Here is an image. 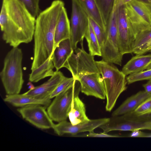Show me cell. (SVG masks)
<instances>
[{"mask_svg": "<svg viewBox=\"0 0 151 151\" xmlns=\"http://www.w3.org/2000/svg\"><path fill=\"white\" fill-rule=\"evenodd\" d=\"M51 55L41 65L31 70L29 80L30 82L36 83L44 78L51 76L54 73L55 68Z\"/></svg>", "mask_w": 151, "mask_h": 151, "instance_id": "obj_23", "label": "cell"}, {"mask_svg": "<svg viewBox=\"0 0 151 151\" xmlns=\"http://www.w3.org/2000/svg\"><path fill=\"white\" fill-rule=\"evenodd\" d=\"M103 132L115 130H151V113L139 115L134 111L118 116H112L108 122L99 127Z\"/></svg>", "mask_w": 151, "mask_h": 151, "instance_id": "obj_6", "label": "cell"}, {"mask_svg": "<svg viewBox=\"0 0 151 151\" xmlns=\"http://www.w3.org/2000/svg\"><path fill=\"white\" fill-rule=\"evenodd\" d=\"M117 0L113 8L106 26V36L101 49L103 60L121 66L123 55L119 47L117 26Z\"/></svg>", "mask_w": 151, "mask_h": 151, "instance_id": "obj_5", "label": "cell"}, {"mask_svg": "<svg viewBox=\"0 0 151 151\" xmlns=\"http://www.w3.org/2000/svg\"><path fill=\"white\" fill-rule=\"evenodd\" d=\"M134 111L139 115L151 113V97L144 101Z\"/></svg>", "mask_w": 151, "mask_h": 151, "instance_id": "obj_31", "label": "cell"}, {"mask_svg": "<svg viewBox=\"0 0 151 151\" xmlns=\"http://www.w3.org/2000/svg\"><path fill=\"white\" fill-rule=\"evenodd\" d=\"M84 37L88 43L89 53L94 56H101V50L97 38L89 22Z\"/></svg>", "mask_w": 151, "mask_h": 151, "instance_id": "obj_24", "label": "cell"}, {"mask_svg": "<svg viewBox=\"0 0 151 151\" xmlns=\"http://www.w3.org/2000/svg\"><path fill=\"white\" fill-rule=\"evenodd\" d=\"M151 40V29L139 33L136 37L133 47L132 53L141 47Z\"/></svg>", "mask_w": 151, "mask_h": 151, "instance_id": "obj_27", "label": "cell"}, {"mask_svg": "<svg viewBox=\"0 0 151 151\" xmlns=\"http://www.w3.org/2000/svg\"><path fill=\"white\" fill-rule=\"evenodd\" d=\"M89 22L97 38L101 50L106 36V32L95 22L89 18Z\"/></svg>", "mask_w": 151, "mask_h": 151, "instance_id": "obj_30", "label": "cell"}, {"mask_svg": "<svg viewBox=\"0 0 151 151\" xmlns=\"http://www.w3.org/2000/svg\"><path fill=\"white\" fill-rule=\"evenodd\" d=\"M145 89V91L151 97V78L148 81L143 85Z\"/></svg>", "mask_w": 151, "mask_h": 151, "instance_id": "obj_35", "label": "cell"}, {"mask_svg": "<svg viewBox=\"0 0 151 151\" xmlns=\"http://www.w3.org/2000/svg\"><path fill=\"white\" fill-rule=\"evenodd\" d=\"M70 39L74 50L83 40L89 23V18L78 0H72Z\"/></svg>", "mask_w": 151, "mask_h": 151, "instance_id": "obj_10", "label": "cell"}, {"mask_svg": "<svg viewBox=\"0 0 151 151\" xmlns=\"http://www.w3.org/2000/svg\"><path fill=\"white\" fill-rule=\"evenodd\" d=\"M70 38L60 42L54 50L52 59L56 71L63 68L68 58L74 52Z\"/></svg>", "mask_w": 151, "mask_h": 151, "instance_id": "obj_16", "label": "cell"}, {"mask_svg": "<svg viewBox=\"0 0 151 151\" xmlns=\"http://www.w3.org/2000/svg\"><path fill=\"white\" fill-rule=\"evenodd\" d=\"M151 49V48H150V49Z\"/></svg>", "mask_w": 151, "mask_h": 151, "instance_id": "obj_41", "label": "cell"}, {"mask_svg": "<svg viewBox=\"0 0 151 151\" xmlns=\"http://www.w3.org/2000/svg\"><path fill=\"white\" fill-rule=\"evenodd\" d=\"M109 119V118H107L90 119L87 122L74 125L66 120L55 124L52 129L58 136L70 134L73 137L80 133L94 131L95 129L106 123Z\"/></svg>", "mask_w": 151, "mask_h": 151, "instance_id": "obj_13", "label": "cell"}, {"mask_svg": "<svg viewBox=\"0 0 151 151\" xmlns=\"http://www.w3.org/2000/svg\"><path fill=\"white\" fill-rule=\"evenodd\" d=\"M151 69V63L150 64V65L147 67V68L146 70H148Z\"/></svg>", "mask_w": 151, "mask_h": 151, "instance_id": "obj_39", "label": "cell"}, {"mask_svg": "<svg viewBox=\"0 0 151 151\" xmlns=\"http://www.w3.org/2000/svg\"><path fill=\"white\" fill-rule=\"evenodd\" d=\"M148 134L141 131L140 130L137 129L132 131L129 136L131 137H148Z\"/></svg>", "mask_w": 151, "mask_h": 151, "instance_id": "obj_34", "label": "cell"}, {"mask_svg": "<svg viewBox=\"0 0 151 151\" xmlns=\"http://www.w3.org/2000/svg\"><path fill=\"white\" fill-rule=\"evenodd\" d=\"M102 78L106 100L105 109L111 111L120 95L127 88L126 76L113 63L96 61Z\"/></svg>", "mask_w": 151, "mask_h": 151, "instance_id": "obj_3", "label": "cell"}, {"mask_svg": "<svg viewBox=\"0 0 151 151\" xmlns=\"http://www.w3.org/2000/svg\"><path fill=\"white\" fill-rule=\"evenodd\" d=\"M104 23L107 26L115 0H96Z\"/></svg>", "mask_w": 151, "mask_h": 151, "instance_id": "obj_25", "label": "cell"}, {"mask_svg": "<svg viewBox=\"0 0 151 151\" xmlns=\"http://www.w3.org/2000/svg\"><path fill=\"white\" fill-rule=\"evenodd\" d=\"M151 47V40L140 48L133 52L136 55H143L150 51Z\"/></svg>", "mask_w": 151, "mask_h": 151, "instance_id": "obj_33", "label": "cell"}, {"mask_svg": "<svg viewBox=\"0 0 151 151\" xmlns=\"http://www.w3.org/2000/svg\"><path fill=\"white\" fill-rule=\"evenodd\" d=\"M83 41L81 48H77L64 64L63 67L68 69L72 77L77 80L80 76L95 73H99L94 56L84 50Z\"/></svg>", "mask_w": 151, "mask_h": 151, "instance_id": "obj_8", "label": "cell"}, {"mask_svg": "<svg viewBox=\"0 0 151 151\" xmlns=\"http://www.w3.org/2000/svg\"><path fill=\"white\" fill-rule=\"evenodd\" d=\"M81 91L80 84L76 80L73 86L54 97L47 107V111L52 119L59 122L68 117L73 99Z\"/></svg>", "mask_w": 151, "mask_h": 151, "instance_id": "obj_9", "label": "cell"}, {"mask_svg": "<svg viewBox=\"0 0 151 151\" xmlns=\"http://www.w3.org/2000/svg\"><path fill=\"white\" fill-rule=\"evenodd\" d=\"M150 51L151 52V49H150Z\"/></svg>", "mask_w": 151, "mask_h": 151, "instance_id": "obj_40", "label": "cell"}, {"mask_svg": "<svg viewBox=\"0 0 151 151\" xmlns=\"http://www.w3.org/2000/svg\"><path fill=\"white\" fill-rule=\"evenodd\" d=\"M65 77L60 71L56 70L47 81L23 94L37 99L50 98L51 93Z\"/></svg>", "mask_w": 151, "mask_h": 151, "instance_id": "obj_15", "label": "cell"}, {"mask_svg": "<svg viewBox=\"0 0 151 151\" xmlns=\"http://www.w3.org/2000/svg\"><path fill=\"white\" fill-rule=\"evenodd\" d=\"M76 80L73 77H65L63 80L57 86L50 94V99L68 90L73 85Z\"/></svg>", "mask_w": 151, "mask_h": 151, "instance_id": "obj_26", "label": "cell"}, {"mask_svg": "<svg viewBox=\"0 0 151 151\" xmlns=\"http://www.w3.org/2000/svg\"><path fill=\"white\" fill-rule=\"evenodd\" d=\"M27 85L29 86V89H32L35 87L31 82H29L28 83Z\"/></svg>", "mask_w": 151, "mask_h": 151, "instance_id": "obj_37", "label": "cell"}, {"mask_svg": "<svg viewBox=\"0 0 151 151\" xmlns=\"http://www.w3.org/2000/svg\"><path fill=\"white\" fill-rule=\"evenodd\" d=\"M70 22L65 7L63 9L57 24L55 34L54 49L61 41L70 38Z\"/></svg>", "mask_w": 151, "mask_h": 151, "instance_id": "obj_21", "label": "cell"}, {"mask_svg": "<svg viewBox=\"0 0 151 151\" xmlns=\"http://www.w3.org/2000/svg\"><path fill=\"white\" fill-rule=\"evenodd\" d=\"M4 100L14 106L19 108L35 104L42 105L47 107L51 102L50 98L39 99L19 93L7 94Z\"/></svg>", "mask_w": 151, "mask_h": 151, "instance_id": "obj_18", "label": "cell"}, {"mask_svg": "<svg viewBox=\"0 0 151 151\" xmlns=\"http://www.w3.org/2000/svg\"><path fill=\"white\" fill-rule=\"evenodd\" d=\"M117 26L120 51L123 55L132 53L135 39L132 35L127 17L124 5H119L117 0Z\"/></svg>", "mask_w": 151, "mask_h": 151, "instance_id": "obj_12", "label": "cell"}, {"mask_svg": "<svg viewBox=\"0 0 151 151\" xmlns=\"http://www.w3.org/2000/svg\"><path fill=\"white\" fill-rule=\"evenodd\" d=\"M36 19L18 0H3L0 16L3 40L13 47L30 42Z\"/></svg>", "mask_w": 151, "mask_h": 151, "instance_id": "obj_1", "label": "cell"}, {"mask_svg": "<svg viewBox=\"0 0 151 151\" xmlns=\"http://www.w3.org/2000/svg\"><path fill=\"white\" fill-rule=\"evenodd\" d=\"M22 3L30 14L36 18L40 13V0H18Z\"/></svg>", "mask_w": 151, "mask_h": 151, "instance_id": "obj_29", "label": "cell"}, {"mask_svg": "<svg viewBox=\"0 0 151 151\" xmlns=\"http://www.w3.org/2000/svg\"><path fill=\"white\" fill-rule=\"evenodd\" d=\"M78 95H76L73 99L68 114L70 121L73 125L87 122L90 120L86 115L85 104Z\"/></svg>", "mask_w": 151, "mask_h": 151, "instance_id": "obj_20", "label": "cell"}, {"mask_svg": "<svg viewBox=\"0 0 151 151\" xmlns=\"http://www.w3.org/2000/svg\"><path fill=\"white\" fill-rule=\"evenodd\" d=\"M151 63V54L136 55L123 67L122 71L126 76L146 69Z\"/></svg>", "mask_w": 151, "mask_h": 151, "instance_id": "obj_19", "label": "cell"}, {"mask_svg": "<svg viewBox=\"0 0 151 151\" xmlns=\"http://www.w3.org/2000/svg\"><path fill=\"white\" fill-rule=\"evenodd\" d=\"M124 5L130 29L135 40L139 33L151 29V4L133 0Z\"/></svg>", "mask_w": 151, "mask_h": 151, "instance_id": "obj_7", "label": "cell"}, {"mask_svg": "<svg viewBox=\"0 0 151 151\" xmlns=\"http://www.w3.org/2000/svg\"><path fill=\"white\" fill-rule=\"evenodd\" d=\"M150 97L145 90L140 91L127 99L112 112V116H120L133 111Z\"/></svg>", "mask_w": 151, "mask_h": 151, "instance_id": "obj_17", "label": "cell"}, {"mask_svg": "<svg viewBox=\"0 0 151 151\" xmlns=\"http://www.w3.org/2000/svg\"><path fill=\"white\" fill-rule=\"evenodd\" d=\"M88 18L96 23L106 32V26L96 0H78Z\"/></svg>", "mask_w": 151, "mask_h": 151, "instance_id": "obj_22", "label": "cell"}, {"mask_svg": "<svg viewBox=\"0 0 151 151\" xmlns=\"http://www.w3.org/2000/svg\"><path fill=\"white\" fill-rule=\"evenodd\" d=\"M151 4V0H139Z\"/></svg>", "mask_w": 151, "mask_h": 151, "instance_id": "obj_38", "label": "cell"}, {"mask_svg": "<svg viewBox=\"0 0 151 151\" xmlns=\"http://www.w3.org/2000/svg\"><path fill=\"white\" fill-rule=\"evenodd\" d=\"M133 0H118L119 5H125L129 3Z\"/></svg>", "mask_w": 151, "mask_h": 151, "instance_id": "obj_36", "label": "cell"}, {"mask_svg": "<svg viewBox=\"0 0 151 151\" xmlns=\"http://www.w3.org/2000/svg\"><path fill=\"white\" fill-rule=\"evenodd\" d=\"M80 84L81 91L87 96H92L101 99L106 98L103 80L100 73L86 74L77 80Z\"/></svg>", "mask_w": 151, "mask_h": 151, "instance_id": "obj_14", "label": "cell"}, {"mask_svg": "<svg viewBox=\"0 0 151 151\" xmlns=\"http://www.w3.org/2000/svg\"><path fill=\"white\" fill-rule=\"evenodd\" d=\"M151 78V69L129 75L126 77L127 83L130 84L136 81Z\"/></svg>", "mask_w": 151, "mask_h": 151, "instance_id": "obj_28", "label": "cell"}, {"mask_svg": "<svg viewBox=\"0 0 151 151\" xmlns=\"http://www.w3.org/2000/svg\"><path fill=\"white\" fill-rule=\"evenodd\" d=\"M64 2L55 0L50 6L40 12L36 19L34 35V57L31 70L38 67L52 55L54 49L56 26Z\"/></svg>", "mask_w": 151, "mask_h": 151, "instance_id": "obj_2", "label": "cell"}, {"mask_svg": "<svg viewBox=\"0 0 151 151\" xmlns=\"http://www.w3.org/2000/svg\"><path fill=\"white\" fill-rule=\"evenodd\" d=\"M89 133L82 135H76L73 136L75 137H119L120 136L117 135L110 134L104 132L100 133H95L93 131L89 132Z\"/></svg>", "mask_w": 151, "mask_h": 151, "instance_id": "obj_32", "label": "cell"}, {"mask_svg": "<svg viewBox=\"0 0 151 151\" xmlns=\"http://www.w3.org/2000/svg\"><path fill=\"white\" fill-rule=\"evenodd\" d=\"M46 107L35 104L27 105L17 109L23 119L36 127L42 129L52 128L55 124L47 111Z\"/></svg>", "mask_w": 151, "mask_h": 151, "instance_id": "obj_11", "label": "cell"}, {"mask_svg": "<svg viewBox=\"0 0 151 151\" xmlns=\"http://www.w3.org/2000/svg\"><path fill=\"white\" fill-rule=\"evenodd\" d=\"M22 50L13 47L6 54L0 73L1 81L8 95L19 94L24 83L22 68Z\"/></svg>", "mask_w": 151, "mask_h": 151, "instance_id": "obj_4", "label": "cell"}]
</instances>
